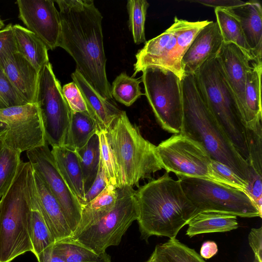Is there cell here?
Returning <instances> with one entry per match:
<instances>
[{
    "label": "cell",
    "instance_id": "cell-16",
    "mask_svg": "<svg viewBox=\"0 0 262 262\" xmlns=\"http://www.w3.org/2000/svg\"><path fill=\"white\" fill-rule=\"evenodd\" d=\"M217 55L228 83L236 96L242 122L244 126L246 117V74L251 69L250 62L252 61L237 46L232 43L223 42Z\"/></svg>",
    "mask_w": 262,
    "mask_h": 262
},
{
    "label": "cell",
    "instance_id": "cell-21",
    "mask_svg": "<svg viewBox=\"0 0 262 262\" xmlns=\"http://www.w3.org/2000/svg\"><path fill=\"white\" fill-rule=\"evenodd\" d=\"M226 9L239 22L255 62H262V8L260 3L252 1Z\"/></svg>",
    "mask_w": 262,
    "mask_h": 262
},
{
    "label": "cell",
    "instance_id": "cell-33",
    "mask_svg": "<svg viewBox=\"0 0 262 262\" xmlns=\"http://www.w3.org/2000/svg\"><path fill=\"white\" fill-rule=\"evenodd\" d=\"M141 82V78H135L128 76L125 72L121 73L113 82L111 95L120 103L130 106L143 95L140 86Z\"/></svg>",
    "mask_w": 262,
    "mask_h": 262
},
{
    "label": "cell",
    "instance_id": "cell-17",
    "mask_svg": "<svg viewBox=\"0 0 262 262\" xmlns=\"http://www.w3.org/2000/svg\"><path fill=\"white\" fill-rule=\"evenodd\" d=\"M223 43L217 23L210 21L198 33L182 58L184 75L193 74L205 61L217 55Z\"/></svg>",
    "mask_w": 262,
    "mask_h": 262
},
{
    "label": "cell",
    "instance_id": "cell-8",
    "mask_svg": "<svg viewBox=\"0 0 262 262\" xmlns=\"http://www.w3.org/2000/svg\"><path fill=\"white\" fill-rule=\"evenodd\" d=\"M117 198L114 207L98 221L70 237L101 254L112 246H118L132 223L138 217L136 192L133 187L117 188Z\"/></svg>",
    "mask_w": 262,
    "mask_h": 262
},
{
    "label": "cell",
    "instance_id": "cell-26",
    "mask_svg": "<svg viewBox=\"0 0 262 262\" xmlns=\"http://www.w3.org/2000/svg\"><path fill=\"white\" fill-rule=\"evenodd\" d=\"M117 198V188L108 184L97 196L82 206L81 219L73 234L79 232L106 215L114 207Z\"/></svg>",
    "mask_w": 262,
    "mask_h": 262
},
{
    "label": "cell",
    "instance_id": "cell-37",
    "mask_svg": "<svg viewBox=\"0 0 262 262\" xmlns=\"http://www.w3.org/2000/svg\"><path fill=\"white\" fill-rule=\"evenodd\" d=\"M246 129L249 148V160L247 163L258 173L262 175L261 124L255 130Z\"/></svg>",
    "mask_w": 262,
    "mask_h": 262
},
{
    "label": "cell",
    "instance_id": "cell-23",
    "mask_svg": "<svg viewBox=\"0 0 262 262\" xmlns=\"http://www.w3.org/2000/svg\"><path fill=\"white\" fill-rule=\"evenodd\" d=\"M262 62H251L246 74L245 101L246 117L244 126L255 130L261 124V77Z\"/></svg>",
    "mask_w": 262,
    "mask_h": 262
},
{
    "label": "cell",
    "instance_id": "cell-18",
    "mask_svg": "<svg viewBox=\"0 0 262 262\" xmlns=\"http://www.w3.org/2000/svg\"><path fill=\"white\" fill-rule=\"evenodd\" d=\"M0 70L28 103H36L38 72L20 53L7 56L0 64Z\"/></svg>",
    "mask_w": 262,
    "mask_h": 262
},
{
    "label": "cell",
    "instance_id": "cell-25",
    "mask_svg": "<svg viewBox=\"0 0 262 262\" xmlns=\"http://www.w3.org/2000/svg\"><path fill=\"white\" fill-rule=\"evenodd\" d=\"M17 49L20 53L39 73L49 62L48 48L33 33L19 24L12 26Z\"/></svg>",
    "mask_w": 262,
    "mask_h": 262
},
{
    "label": "cell",
    "instance_id": "cell-14",
    "mask_svg": "<svg viewBox=\"0 0 262 262\" xmlns=\"http://www.w3.org/2000/svg\"><path fill=\"white\" fill-rule=\"evenodd\" d=\"M34 171L58 202L73 233L78 226L82 206L59 173L48 143L27 151Z\"/></svg>",
    "mask_w": 262,
    "mask_h": 262
},
{
    "label": "cell",
    "instance_id": "cell-29",
    "mask_svg": "<svg viewBox=\"0 0 262 262\" xmlns=\"http://www.w3.org/2000/svg\"><path fill=\"white\" fill-rule=\"evenodd\" d=\"M97 131L96 123L88 112L72 111L69 139L65 147L76 151L83 147Z\"/></svg>",
    "mask_w": 262,
    "mask_h": 262
},
{
    "label": "cell",
    "instance_id": "cell-7",
    "mask_svg": "<svg viewBox=\"0 0 262 262\" xmlns=\"http://www.w3.org/2000/svg\"><path fill=\"white\" fill-rule=\"evenodd\" d=\"M210 21H190L175 16L169 28L146 41L138 51L132 77L148 67H156L168 70L182 79V58L198 33Z\"/></svg>",
    "mask_w": 262,
    "mask_h": 262
},
{
    "label": "cell",
    "instance_id": "cell-24",
    "mask_svg": "<svg viewBox=\"0 0 262 262\" xmlns=\"http://www.w3.org/2000/svg\"><path fill=\"white\" fill-rule=\"evenodd\" d=\"M187 225L186 235L189 237L203 233L228 232L238 227L236 215L217 211L200 212Z\"/></svg>",
    "mask_w": 262,
    "mask_h": 262
},
{
    "label": "cell",
    "instance_id": "cell-46",
    "mask_svg": "<svg viewBox=\"0 0 262 262\" xmlns=\"http://www.w3.org/2000/svg\"><path fill=\"white\" fill-rule=\"evenodd\" d=\"M50 246L42 251L36 258L38 262H66L53 251ZM99 262H112L111 256L108 254Z\"/></svg>",
    "mask_w": 262,
    "mask_h": 262
},
{
    "label": "cell",
    "instance_id": "cell-10",
    "mask_svg": "<svg viewBox=\"0 0 262 262\" xmlns=\"http://www.w3.org/2000/svg\"><path fill=\"white\" fill-rule=\"evenodd\" d=\"M178 177L186 196L199 212L217 211L248 218L262 216L244 190L208 179Z\"/></svg>",
    "mask_w": 262,
    "mask_h": 262
},
{
    "label": "cell",
    "instance_id": "cell-5",
    "mask_svg": "<svg viewBox=\"0 0 262 262\" xmlns=\"http://www.w3.org/2000/svg\"><path fill=\"white\" fill-rule=\"evenodd\" d=\"M114 161L116 187L138 185L163 169L156 146L141 135L123 111L105 132Z\"/></svg>",
    "mask_w": 262,
    "mask_h": 262
},
{
    "label": "cell",
    "instance_id": "cell-13",
    "mask_svg": "<svg viewBox=\"0 0 262 262\" xmlns=\"http://www.w3.org/2000/svg\"><path fill=\"white\" fill-rule=\"evenodd\" d=\"M0 140L20 153L47 143L36 103L0 109Z\"/></svg>",
    "mask_w": 262,
    "mask_h": 262
},
{
    "label": "cell",
    "instance_id": "cell-20",
    "mask_svg": "<svg viewBox=\"0 0 262 262\" xmlns=\"http://www.w3.org/2000/svg\"><path fill=\"white\" fill-rule=\"evenodd\" d=\"M34 176L38 207L55 242L71 237L72 232L58 202L34 171Z\"/></svg>",
    "mask_w": 262,
    "mask_h": 262
},
{
    "label": "cell",
    "instance_id": "cell-38",
    "mask_svg": "<svg viewBox=\"0 0 262 262\" xmlns=\"http://www.w3.org/2000/svg\"><path fill=\"white\" fill-rule=\"evenodd\" d=\"M211 166L216 182L242 190H246L248 184L236 176L226 165L212 159Z\"/></svg>",
    "mask_w": 262,
    "mask_h": 262
},
{
    "label": "cell",
    "instance_id": "cell-43",
    "mask_svg": "<svg viewBox=\"0 0 262 262\" xmlns=\"http://www.w3.org/2000/svg\"><path fill=\"white\" fill-rule=\"evenodd\" d=\"M107 185L108 182L106 174L100 159L97 174L91 187L85 194L82 206L86 205L97 196Z\"/></svg>",
    "mask_w": 262,
    "mask_h": 262
},
{
    "label": "cell",
    "instance_id": "cell-12",
    "mask_svg": "<svg viewBox=\"0 0 262 262\" xmlns=\"http://www.w3.org/2000/svg\"><path fill=\"white\" fill-rule=\"evenodd\" d=\"M156 151L166 172L215 182L211 166L212 159L200 143L189 137L174 134L156 146Z\"/></svg>",
    "mask_w": 262,
    "mask_h": 262
},
{
    "label": "cell",
    "instance_id": "cell-4",
    "mask_svg": "<svg viewBox=\"0 0 262 262\" xmlns=\"http://www.w3.org/2000/svg\"><path fill=\"white\" fill-rule=\"evenodd\" d=\"M34 183L30 162L21 161L12 184L0 200V262H11L32 251L31 196Z\"/></svg>",
    "mask_w": 262,
    "mask_h": 262
},
{
    "label": "cell",
    "instance_id": "cell-50",
    "mask_svg": "<svg viewBox=\"0 0 262 262\" xmlns=\"http://www.w3.org/2000/svg\"><path fill=\"white\" fill-rule=\"evenodd\" d=\"M5 25L4 22L0 19V30L3 29Z\"/></svg>",
    "mask_w": 262,
    "mask_h": 262
},
{
    "label": "cell",
    "instance_id": "cell-30",
    "mask_svg": "<svg viewBox=\"0 0 262 262\" xmlns=\"http://www.w3.org/2000/svg\"><path fill=\"white\" fill-rule=\"evenodd\" d=\"M76 151L82 173L85 194L93 184L99 169L100 152L98 134L93 135L83 147Z\"/></svg>",
    "mask_w": 262,
    "mask_h": 262
},
{
    "label": "cell",
    "instance_id": "cell-32",
    "mask_svg": "<svg viewBox=\"0 0 262 262\" xmlns=\"http://www.w3.org/2000/svg\"><path fill=\"white\" fill-rule=\"evenodd\" d=\"M155 250L163 262H206L194 249L176 238L157 245Z\"/></svg>",
    "mask_w": 262,
    "mask_h": 262
},
{
    "label": "cell",
    "instance_id": "cell-15",
    "mask_svg": "<svg viewBox=\"0 0 262 262\" xmlns=\"http://www.w3.org/2000/svg\"><path fill=\"white\" fill-rule=\"evenodd\" d=\"M51 0H17L18 17L48 50L58 47L61 33L59 12Z\"/></svg>",
    "mask_w": 262,
    "mask_h": 262
},
{
    "label": "cell",
    "instance_id": "cell-11",
    "mask_svg": "<svg viewBox=\"0 0 262 262\" xmlns=\"http://www.w3.org/2000/svg\"><path fill=\"white\" fill-rule=\"evenodd\" d=\"M36 103L46 142L52 147L66 146L72 110L64 98L60 82L48 62L38 73Z\"/></svg>",
    "mask_w": 262,
    "mask_h": 262
},
{
    "label": "cell",
    "instance_id": "cell-6",
    "mask_svg": "<svg viewBox=\"0 0 262 262\" xmlns=\"http://www.w3.org/2000/svg\"><path fill=\"white\" fill-rule=\"evenodd\" d=\"M193 75L203 100L235 148L248 162L249 148L247 129L242 122L236 96L218 55L205 61Z\"/></svg>",
    "mask_w": 262,
    "mask_h": 262
},
{
    "label": "cell",
    "instance_id": "cell-35",
    "mask_svg": "<svg viewBox=\"0 0 262 262\" xmlns=\"http://www.w3.org/2000/svg\"><path fill=\"white\" fill-rule=\"evenodd\" d=\"M20 154L5 147L0 154V200L14 180L21 161Z\"/></svg>",
    "mask_w": 262,
    "mask_h": 262
},
{
    "label": "cell",
    "instance_id": "cell-49",
    "mask_svg": "<svg viewBox=\"0 0 262 262\" xmlns=\"http://www.w3.org/2000/svg\"><path fill=\"white\" fill-rule=\"evenodd\" d=\"M153 259V254L152 253L151 254L149 258L145 262H152Z\"/></svg>",
    "mask_w": 262,
    "mask_h": 262
},
{
    "label": "cell",
    "instance_id": "cell-34",
    "mask_svg": "<svg viewBox=\"0 0 262 262\" xmlns=\"http://www.w3.org/2000/svg\"><path fill=\"white\" fill-rule=\"evenodd\" d=\"M149 3L146 0H129L127 9L129 15L128 26L134 42L139 45L146 41L145 23Z\"/></svg>",
    "mask_w": 262,
    "mask_h": 262
},
{
    "label": "cell",
    "instance_id": "cell-27",
    "mask_svg": "<svg viewBox=\"0 0 262 262\" xmlns=\"http://www.w3.org/2000/svg\"><path fill=\"white\" fill-rule=\"evenodd\" d=\"M31 202L32 209L30 238L32 247V252L37 258L42 251L52 246L55 243V239L38 209L35 180L31 190Z\"/></svg>",
    "mask_w": 262,
    "mask_h": 262
},
{
    "label": "cell",
    "instance_id": "cell-47",
    "mask_svg": "<svg viewBox=\"0 0 262 262\" xmlns=\"http://www.w3.org/2000/svg\"><path fill=\"white\" fill-rule=\"evenodd\" d=\"M218 251L216 244L213 241L204 242L200 249V255L205 259H209L215 255Z\"/></svg>",
    "mask_w": 262,
    "mask_h": 262
},
{
    "label": "cell",
    "instance_id": "cell-31",
    "mask_svg": "<svg viewBox=\"0 0 262 262\" xmlns=\"http://www.w3.org/2000/svg\"><path fill=\"white\" fill-rule=\"evenodd\" d=\"M52 248L66 262H99L108 255L98 254L70 237L55 242Z\"/></svg>",
    "mask_w": 262,
    "mask_h": 262
},
{
    "label": "cell",
    "instance_id": "cell-3",
    "mask_svg": "<svg viewBox=\"0 0 262 262\" xmlns=\"http://www.w3.org/2000/svg\"><path fill=\"white\" fill-rule=\"evenodd\" d=\"M183 116L181 134L200 143L211 159L228 167L247 183L249 165L203 100L193 74L181 79Z\"/></svg>",
    "mask_w": 262,
    "mask_h": 262
},
{
    "label": "cell",
    "instance_id": "cell-45",
    "mask_svg": "<svg viewBox=\"0 0 262 262\" xmlns=\"http://www.w3.org/2000/svg\"><path fill=\"white\" fill-rule=\"evenodd\" d=\"M191 2L214 7V8L228 9L241 5L244 3L239 0H195Z\"/></svg>",
    "mask_w": 262,
    "mask_h": 262
},
{
    "label": "cell",
    "instance_id": "cell-22",
    "mask_svg": "<svg viewBox=\"0 0 262 262\" xmlns=\"http://www.w3.org/2000/svg\"><path fill=\"white\" fill-rule=\"evenodd\" d=\"M51 152L59 173L82 206L85 192L82 173L76 151L62 146L52 147Z\"/></svg>",
    "mask_w": 262,
    "mask_h": 262
},
{
    "label": "cell",
    "instance_id": "cell-36",
    "mask_svg": "<svg viewBox=\"0 0 262 262\" xmlns=\"http://www.w3.org/2000/svg\"><path fill=\"white\" fill-rule=\"evenodd\" d=\"M26 104L28 103L0 70V109Z\"/></svg>",
    "mask_w": 262,
    "mask_h": 262
},
{
    "label": "cell",
    "instance_id": "cell-44",
    "mask_svg": "<svg viewBox=\"0 0 262 262\" xmlns=\"http://www.w3.org/2000/svg\"><path fill=\"white\" fill-rule=\"evenodd\" d=\"M248 242L254 255V262H262V227L252 228Z\"/></svg>",
    "mask_w": 262,
    "mask_h": 262
},
{
    "label": "cell",
    "instance_id": "cell-19",
    "mask_svg": "<svg viewBox=\"0 0 262 262\" xmlns=\"http://www.w3.org/2000/svg\"><path fill=\"white\" fill-rule=\"evenodd\" d=\"M71 77L82 94L88 112L96 122L98 131L106 132L123 111L114 101L101 97L76 69Z\"/></svg>",
    "mask_w": 262,
    "mask_h": 262
},
{
    "label": "cell",
    "instance_id": "cell-40",
    "mask_svg": "<svg viewBox=\"0 0 262 262\" xmlns=\"http://www.w3.org/2000/svg\"><path fill=\"white\" fill-rule=\"evenodd\" d=\"M247 184L245 191L262 215V175L249 165Z\"/></svg>",
    "mask_w": 262,
    "mask_h": 262
},
{
    "label": "cell",
    "instance_id": "cell-28",
    "mask_svg": "<svg viewBox=\"0 0 262 262\" xmlns=\"http://www.w3.org/2000/svg\"><path fill=\"white\" fill-rule=\"evenodd\" d=\"M214 13L223 42L235 45L252 62H255V58L236 18L226 9L214 8Z\"/></svg>",
    "mask_w": 262,
    "mask_h": 262
},
{
    "label": "cell",
    "instance_id": "cell-2",
    "mask_svg": "<svg viewBox=\"0 0 262 262\" xmlns=\"http://www.w3.org/2000/svg\"><path fill=\"white\" fill-rule=\"evenodd\" d=\"M137 222L142 239L151 236L176 238L199 211L184 193L180 181L166 172L136 192Z\"/></svg>",
    "mask_w": 262,
    "mask_h": 262
},
{
    "label": "cell",
    "instance_id": "cell-39",
    "mask_svg": "<svg viewBox=\"0 0 262 262\" xmlns=\"http://www.w3.org/2000/svg\"><path fill=\"white\" fill-rule=\"evenodd\" d=\"M97 133L99 139L100 159L104 169L108 184L113 185L116 187V174L114 161L105 133L103 131H97Z\"/></svg>",
    "mask_w": 262,
    "mask_h": 262
},
{
    "label": "cell",
    "instance_id": "cell-42",
    "mask_svg": "<svg viewBox=\"0 0 262 262\" xmlns=\"http://www.w3.org/2000/svg\"><path fill=\"white\" fill-rule=\"evenodd\" d=\"M12 26L10 24L0 30V64L7 56L18 52Z\"/></svg>",
    "mask_w": 262,
    "mask_h": 262
},
{
    "label": "cell",
    "instance_id": "cell-1",
    "mask_svg": "<svg viewBox=\"0 0 262 262\" xmlns=\"http://www.w3.org/2000/svg\"><path fill=\"white\" fill-rule=\"evenodd\" d=\"M61 20L58 47L74 59L76 69L104 99L114 101L106 73L102 16L92 0H57Z\"/></svg>",
    "mask_w": 262,
    "mask_h": 262
},
{
    "label": "cell",
    "instance_id": "cell-9",
    "mask_svg": "<svg viewBox=\"0 0 262 262\" xmlns=\"http://www.w3.org/2000/svg\"><path fill=\"white\" fill-rule=\"evenodd\" d=\"M142 72L144 94L158 122L167 132L180 134L183 116L181 79L159 67H148Z\"/></svg>",
    "mask_w": 262,
    "mask_h": 262
},
{
    "label": "cell",
    "instance_id": "cell-48",
    "mask_svg": "<svg viewBox=\"0 0 262 262\" xmlns=\"http://www.w3.org/2000/svg\"><path fill=\"white\" fill-rule=\"evenodd\" d=\"M152 253L153 254V259L152 262H163L159 257L155 249Z\"/></svg>",
    "mask_w": 262,
    "mask_h": 262
},
{
    "label": "cell",
    "instance_id": "cell-51",
    "mask_svg": "<svg viewBox=\"0 0 262 262\" xmlns=\"http://www.w3.org/2000/svg\"><path fill=\"white\" fill-rule=\"evenodd\" d=\"M4 145L3 144V142H2V141L0 140V154L3 149V148H4Z\"/></svg>",
    "mask_w": 262,
    "mask_h": 262
},
{
    "label": "cell",
    "instance_id": "cell-41",
    "mask_svg": "<svg viewBox=\"0 0 262 262\" xmlns=\"http://www.w3.org/2000/svg\"><path fill=\"white\" fill-rule=\"evenodd\" d=\"M62 91L71 110L74 112H88L84 98L76 84L71 82L64 84Z\"/></svg>",
    "mask_w": 262,
    "mask_h": 262
}]
</instances>
